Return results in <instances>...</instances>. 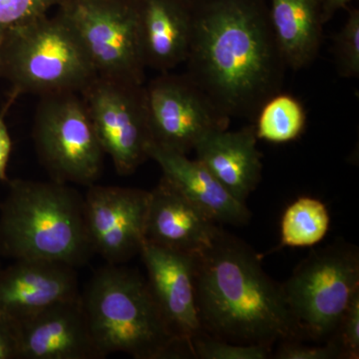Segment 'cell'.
Returning a JSON list of instances; mask_svg holds the SVG:
<instances>
[{"instance_id":"4fadbf2b","label":"cell","mask_w":359,"mask_h":359,"mask_svg":"<svg viewBox=\"0 0 359 359\" xmlns=\"http://www.w3.org/2000/svg\"><path fill=\"white\" fill-rule=\"evenodd\" d=\"M20 359H100L81 294L16 325Z\"/></svg>"},{"instance_id":"ac0fdd59","label":"cell","mask_w":359,"mask_h":359,"mask_svg":"<svg viewBox=\"0 0 359 359\" xmlns=\"http://www.w3.org/2000/svg\"><path fill=\"white\" fill-rule=\"evenodd\" d=\"M254 123L238 131L219 130L196 145L197 160L238 201L245 203L262 178V154Z\"/></svg>"},{"instance_id":"5b68a950","label":"cell","mask_w":359,"mask_h":359,"mask_svg":"<svg viewBox=\"0 0 359 359\" xmlns=\"http://www.w3.org/2000/svg\"><path fill=\"white\" fill-rule=\"evenodd\" d=\"M0 74L11 82L15 97L81 93L97 77L83 45L61 15L7 30Z\"/></svg>"},{"instance_id":"d6986e66","label":"cell","mask_w":359,"mask_h":359,"mask_svg":"<svg viewBox=\"0 0 359 359\" xmlns=\"http://www.w3.org/2000/svg\"><path fill=\"white\" fill-rule=\"evenodd\" d=\"M271 26L287 67H308L323 39V0H271Z\"/></svg>"},{"instance_id":"8992f818","label":"cell","mask_w":359,"mask_h":359,"mask_svg":"<svg viewBox=\"0 0 359 359\" xmlns=\"http://www.w3.org/2000/svg\"><path fill=\"white\" fill-rule=\"evenodd\" d=\"M282 287L302 335L327 341L359 290L358 248L339 241L314 250Z\"/></svg>"},{"instance_id":"7402d4cb","label":"cell","mask_w":359,"mask_h":359,"mask_svg":"<svg viewBox=\"0 0 359 359\" xmlns=\"http://www.w3.org/2000/svg\"><path fill=\"white\" fill-rule=\"evenodd\" d=\"M334 54L339 76H359V11L348 9L341 30L334 37Z\"/></svg>"},{"instance_id":"f1b7e54d","label":"cell","mask_w":359,"mask_h":359,"mask_svg":"<svg viewBox=\"0 0 359 359\" xmlns=\"http://www.w3.org/2000/svg\"><path fill=\"white\" fill-rule=\"evenodd\" d=\"M353 0H323V18L325 23L334 18L340 9L346 8Z\"/></svg>"},{"instance_id":"6da1fadb","label":"cell","mask_w":359,"mask_h":359,"mask_svg":"<svg viewBox=\"0 0 359 359\" xmlns=\"http://www.w3.org/2000/svg\"><path fill=\"white\" fill-rule=\"evenodd\" d=\"M185 74L226 117L254 119L282 91L285 59L264 0H189Z\"/></svg>"},{"instance_id":"484cf974","label":"cell","mask_w":359,"mask_h":359,"mask_svg":"<svg viewBox=\"0 0 359 359\" xmlns=\"http://www.w3.org/2000/svg\"><path fill=\"white\" fill-rule=\"evenodd\" d=\"M334 337L342 347L344 358H359V290L349 302Z\"/></svg>"},{"instance_id":"f546056e","label":"cell","mask_w":359,"mask_h":359,"mask_svg":"<svg viewBox=\"0 0 359 359\" xmlns=\"http://www.w3.org/2000/svg\"><path fill=\"white\" fill-rule=\"evenodd\" d=\"M7 30L8 29L6 28L0 27V67H1L2 49H4V41H6Z\"/></svg>"},{"instance_id":"7c38bea8","label":"cell","mask_w":359,"mask_h":359,"mask_svg":"<svg viewBox=\"0 0 359 359\" xmlns=\"http://www.w3.org/2000/svg\"><path fill=\"white\" fill-rule=\"evenodd\" d=\"M140 255L148 285L174 337L188 347L203 334L195 290V257L145 242ZM193 358V356H192Z\"/></svg>"},{"instance_id":"ba28073f","label":"cell","mask_w":359,"mask_h":359,"mask_svg":"<svg viewBox=\"0 0 359 359\" xmlns=\"http://www.w3.org/2000/svg\"><path fill=\"white\" fill-rule=\"evenodd\" d=\"M60 15L83 45L97 76L143 84L136 0H63Z\"/></svg>"},{"instance_id":"4dcf8cb0","label":"cell","mask_w":359,"mask_h":359,"mask_svg":"<svg viewBox=\"0 0 359 359\" xmlns=\"http://www.w3.org/2000/svg\"><path fill=\"white\" fill-rule=\"evenodd\" d=\"M2 255H4V252H2L1 243H0V256H2Z\"/></svg>"},{"instance_id":"44dd1931","label":"cell","mask_w":359,"mask_h":359,"mask_svg":"<svg viewBox=\"0 0 359 359\" xmlns=\"http://www.w3.org/2000/svg\"><path fill=\"white\" fill-rule=\"evenodd\" d=\"M330 217L321 201L301 197L285 210L280 226L282 245L311 247L327 235Z\"/></svg>"},{"instance_id":"7a4b0ae2","label":"cell","mask_w":359,"mask_h":359,"mask_svg":"<svg viewBox=\"0 0 359 359\" xmlns=\"http://www.w3.org/2000/svg\"><path fill=\"white\" fill-rule=\"evenodd\" d=\"M194 257L196 302L205 334L269 347L304 337L282 285L269 278L259 255L241 238L218 226Z\"/></svg>"},{"instance_id":"52a82bcc","label":"cell","mask_w":359,"mask_h":359,"mask_svg":"<svg viewBox=\"0 0 359 359\" xmlns=\"http://www.w3.org/2000/svg\"><path fill=\"white\" fill-rule=\"evenodd\" d=\"M33 140L52 181L89 187L100 177L104 152L80 93L42 96Z\"/></svg>"},{"instance_id":"ffe728a7","label":"cell","mask_w":359,"mask_h":359,"mask_svg":"<svg viewBox=\"0 0 359 359\" xmlns=\"http://www.w3.org/2000/svg\"><path fill=\"white\" fill-rule=\"evenodd\" d=\"M254 125L257 140L287 143L299 138L306 128V109L299 99L280 91L261 106Z\"/></svg>"},{"instance_id":"2e32d148","label":"cell","mask_w":359,"mask_h":359,"mask_svg":"<svg viewBox=\"0 0 359 359\" xmlns=\"http://www.w3.org/2000/svg\"><path fill=\"white\" fill-rule=\"evenodd\" d=\"M149 157L158 163L163 177L212 221L233 226L249 223L252 215L245 203L236 199L199 160L153 143Z\"/></svg>"},{"instance_id":"30bf717a","label":"cell","mask_w":359,"mask_h":359,"mask_svg":"<svg viewBox=\"0 0 359 359\" xmlns=\"http://www.w3.org/2000/svg\"><path fill=\"white\" fill-rule=\"evenodd\" d=\"M145 95L153 144L167 150L188 155L208 134L230 125L186 74L162 73L145 86Z\"/></svg>"},{"instance_id":"83f0119b","label":"cell","mask_w":359,"mask_h":359,"mask_svg":"<svg viewBox=\"0 0 359 359\" xmlns=\"http://www.w3.org/2000/svg\"><path fill=\"white\" fill-rule=\"evenodd\" d=\"M11 135L4 121V113L0 114V182H8L7 178V165L11 158Z\"/></svg>"},{"instance_id":"603a6c76","label":"cell","mask_w":359,"mask_h":359,"mask_svg":"<svg viewBox=\"0 0 359 359\" xmlns=\"http://www.w3.org/2000/svg\"><path fill=\"white\" fill-rule=\"evenodd\" d=\"M191 351L194 358L199 359H268L271 355V347L231 344L205 332L193 340Z\"/></svg>"},{"instance_id":"d4e9b609","label":"cell","mask_w":359,"mask_h":359,"mask_svg":"<svg viewBox=\"0 0 359 359\" xmlns=\"http://www.w3.org/2000/svg\"><path fill=\"white\" fill-rule=\"evenodd\" d=\"M276 359H339L344 358V351L337 337L325 341V346H309L297 342V340H287L280 342Z\"/></svg>"},{"instance_id":"9a60e30c","label":"cell","mask_w":359,"mask_h":359,"mask_svg":"<svg viewBox=\"0 0 359 359\" xmlns=\"http://www.w3.org/2000/svg\"><path fill=\"white\" fill-rule=\"evenodd\" d=\"M149 192L146 242L189 255L209 244L218 228L216 222L169 181L162 177Z\"/></svg>"},{"instance_id":"5bb4252c","label":"cell","mask_w":359,"mask_h":359,"mask_svg":"<svg viewBox=\"0 0 359 359\" xmlns=\"http://www.w3.org/2000/svg\"><path fill=\"white\" fill-rule=\"evenodd\" d=\"M79 295L76 269L68 264L15 259L0 268V316L14 325Z\"/></svg>"},{"instance_id":"9c48e42d","label":"cell","mask_w":359,"mask_h":359,"mask_svg":"<svg viewBox=\"0 0 359 359\" xmlns=\"http://www.w3.org/2000/svg\"><path fill=\"white\" fill-rule=\"evenodd\" d=\"M104 154L121 176L133 174L152 145L144 84L97 76L80 93Z\"/></svg>"},{"instance_id":"3957f363","label":"cell","mask_w":359,"mask_h":359,"mask_svg":"<svg viewBox=\"0 0 359 359\" xmlns=\"http://www.w3.org/2000/svg\"><path fill=\"white\" fill-rule=\"evenodd\" d=\"M0 204V243L14 259L84 266L90 244L84 196L69 184L15 179Z\"/></svg>"},{"instance_id":"277c9868","label":"cell","mask_w":359,"mask_h":359,"mask_svg":"<svg viewBox=\"0 0 359 359\" xmlns=\"http://www.w3.org/2000/svg\"><path fill=\"white\" fill-rule=\"evenodd\" d=\"M81 297L101 358L114 353L136 359L192 358L172 334L138 271L107 264Z\"/></svg>"},{"instance_id":"e0dca14e","label":"cell","mask_w":359,"mask_h":359,"mask_svg":"<svg viewBox=\"0 0 359 359\" xmlns=\"http://www.w3.org/2000/svg\"><path fill=\"white\" fill-rule=\"evenodd\" d=\"M146 67L169 72L185 63L192 32L189 0H136Z\"/></svg>"},{"instance_id":"8fae6325","label":"cell","mask_w":359,"mask_h":359,"mask_svg":"<svg viewBox=\"0 0 359 359\" xmlns=\"http://www.w3.org/2000/svg\"><path fill=\"white\" fill-rule=\"evenodd\" d=\"M149 191L93 185L84 196L90 244L110 264L127 263L146 242Z\"/></svg>"},{"instance_id":"4316f807","label":"cell","mask_w":359,"mask_h":359,"mask_svg":"<svg viewBox=\"0 0 359 359\" xmlns=\"http://www.w3.org/2000/svg\"><path fill=\"white\" fill-rule=\"evenodd\" d=\"M0 359H20L16 325L0 316Z\"/></svg>"},{"instance_id":"cb8c5ba5","label":"cell","mask_w":359,"mask_h":359,"mask_svg":"<svg viewBox=\"0 0 359 359\" xmlns=\"http://www.w3.org/2000/svg\"><path fill=\"white\" fill-rule=\"evenodd\" d=\"M63 0H0V27L11 29L41 16Z\"/></svg>"}]
</instances>
